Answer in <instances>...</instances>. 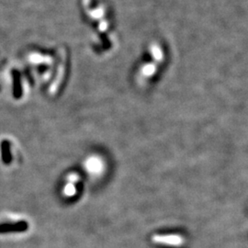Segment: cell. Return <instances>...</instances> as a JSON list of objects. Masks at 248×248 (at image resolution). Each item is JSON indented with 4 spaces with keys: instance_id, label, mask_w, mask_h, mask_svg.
I'll use <instances>...</instances> for the list:
<instances>
[{
    "instance_id": "obj_2",
    "label": "cell",
    "mask_w": 248,
    "mask_h": 248,
    "mask_svg": "<svg viewBox=\"0 0 248 248\" xmlns=\"http://www.w3.org/2000/svg\"><path fill=\"white\" fill-rule=\"evenodd\" d=\"M27 229L26 222H18L15 224H3L0 225V232H6L9 231H23Z\"/></svg>"
},
{
    "instance_id": "obj_1",
    "label": "cell",
    "mask_w": 248,
    "mask_h": 248,
    "mask_svg": "<svg viewBox=\"0 0 248 248\" xmlns=\"http://www.w3.org/2000/svg\"><path fill=\"white\" fill-rule=\"evenodd\" d=\"M153 241L155 243L158 244H164L169 246H174V247H179L183 245L184 238L180 235L177 234H168V235H155L153 237Z\"/></svg>"
},
{
    "instance_id": "obj_4",
    "label": "cell",
    "mask_w": 248,
    "mask_h": 248,
    "mask_svg": "<svg viewBox=\"0 0 248 248\" xmlns=\"http://www.w3.org/2000/svg\"><path fill=\"white\" fill-rule=\"evenodd\" d=\"M64 193L66 196H73L76 193V188L75 186L72 184H68L64 188Z\"/></svg>"
},
{
    "instance_id": "obj_3",
    "label": "cell",
    "mask_w": 248,
    "mask_h": 248,
    "mask_svg": "<svg viewBox=\"0 0 248 248\" xmlns=\"http://www.w3.org/2000/svg\"><path fill=\"white\" fill-rule=\"evenodd\" d=\"M100 166L101 165L99 164V161L97 159L89 160V162H88V168H89L90 171H93V172L98 171Z\"/></svg>"
}]
</instances>
